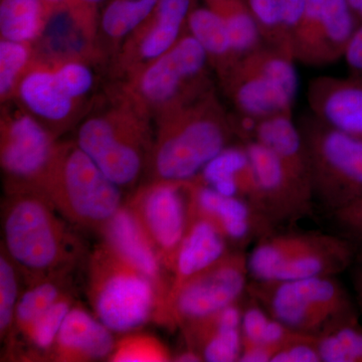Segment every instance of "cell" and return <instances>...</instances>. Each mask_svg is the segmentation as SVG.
<instances>
[{
    "label": "cell",
    "instance_id": "obj_1",
    "mask_svg": "<svg viewBox=\"0 0 362 362\" xmlns=\"http://www.w3.org/2000/svg\"><path fill=\"white\" fill-rule=\"evenodd\" d=\"M146 173L151 180H192L237 137L216 89L156 120Z\"/></svg>",
    "mask_w": 362,
    "mask_h": 362
},
{
    "label": "cell",
    "instance_id": "obj_2",
    "mask_svg": "<svg viewBox=\"0 0 362 362\" xmlns=\"http://www.w3.org/2000/svg\"><path fill=\"white\" fill-rule=\"evenodd\" d=\"M66 221L40 192L6 194L1 247L28 284L69 273L77 263L82 246Z\"/></svg>",
    "mask_w": 362,
    "mask_h": 362
},
{
    "label": "cell",
    "instance_id": "obj_3",
    "mask_svg": "<svg viewBox=\"0 0 362 362\" xmlns=\"http://www.w3.org/2000/svg\"><path fill=\"white\" fill-rule=\"evenodd\" d=\"M206 52L187 32L156 61L122 80L114 94L156 122L214 88Z\"/></svg>",
    "mask_w": 362,
    "mask_h": 362
},
{
    "label": "cell",
    "instance_id": "obj_4",
    "mask_svg": "<svg viewBox=\"0 0 362 362\" xmlns=\"http://www.w3.org/2000/svg\"><path fill=\"white\" fill-rule=\"evenodd\" d=\"M151 123L113 94L108 106L86 114L74 141L109 180L125 189L146 173L154 141Z\"/></svg>",
    "mask_w": 362,
    "mask_h": 362
},
{
    "label": "cell",
    "instance_id": "obj_5",
    "mask_svg": "<svg viewBox=\"0 0 362 362\" xmlns=\"http://www.w3.org/2000/svg\"><path fill=\"white\" fill-rule=\"evenodd\" d=\"M35 192L69 223L98 232L124 204L122 189L75 141L59 142Z\"/></svg>",
    "mask_w": 362,
    "mask_h": 362
},
{
    "label": "cell",
    "instance_id": "obj_6",
    "mask_svg": "<svg viewBox=\"0 0 362 362\" xmlns=\"http://www.w3.org/2000/svg\"><path fill=\"white\" fill-rule=\"evenodd\" d=\"M247 294L286 327L316 337L337 324L361 318L356 298L338 276L286 281L250 279Z\"/></svg>",
    "mask_w": 362,
    "mask_h": 362
},
{
    "label": "cell",
    "instance_id": "obj_7",
    "mask_svg": "<svg viewBox=\"0 0 362 362\" xmlns=\"http://www.w3.org/2000/svg\"><path fill=\"white\" fill-rule=\"evenodd\" d=\"M87 296L95 316L120 334L156 320L162 308L156 284L103 243L90 255Z\"/></svg>",
    "mask_w": 362,
    "mask_h": 362
},
{
    "label": "cell",
    "instance_id": "obj_8",
    "mask_svg": "<svg viewBox=\"0 0 362 362\" xmlns=\"http://www.w3.org/2000/svg\"><path fill=\"white\" fill-rule=\"evenodd\" d=\"M357 256L356 246L340 235L275 230L254 245L247 267L251 280H296L338 276Z\"/></svg>",
    "mask_w": 362,
    "mask_h": 362
},
{
    "label": "cell",
    "instance_id": "obj_9",
    "mask_svg": "<svg viewBox=\"0 0 362 362\" xmlns=\"http://www.w3.org/2000/svg\"><path fill=\"white\" fill-rule=\"evenodd\" d=\"M95 65L83 61L57 65L32 62L13 100L59 139L93 108Z\"/></svg>",
    "mask_w": 362,
    "mask_h": 362
},
{
    "label": "cell",
    "instance_id": "obj_10",
    "mask_svg": "<svg viewBox=\"0 0 362 362\" xmlns=\"http://www.w3.org/2000/svg\"><path fill=\"white\" fill-rule=\"evenodd\" d=\"M295 62L289 52L267 44L240 58L220 80L237 115L256 123L292 114L298 90Z\"/></svg>",
    "mask_w": 362,
    "mask_h": 362
},
{
    "label": "cell",
    "instance_id": "obj_11",
    "mask_svg": "<svg viewBox=\"0 0 362 362\" xmlns=\"http://www.w3.org/2000/svg\"><path fill=\"white\" fill-rule=\"evenodd\" d=\"M311 166L314 201L331 213L362 197V139L330 127L311 113L300 117Z\"/></svg>",
    "mask_w": 362,
    "mask_h": 362
},
{
    "label": "cell",
    "instance_id": "obj_12",
    "mask_svg": "<svg viewBox=\"0 0 362 362\" xmlns=\"http://www.w3.org/2000/svg\"><path fill=\"white\" fill-rule=\"evenodd\" d=\"M157 257L173 273L176 256L195 218L194 181L151 180L126 202Z\"/></svg>",
    "mask_w": 362,
    "mask_h": 362
},
{
    "label": "cell",
    "instance_id": "obj_13",
    "mask_svg": "<svg viewBox=\"0 0 362 362\" xmlns=\"http://www.w3.org/2000/svg\"><path fill=\"white\" fill-rule=\"evenodd\" d=\"M249 282L247 255L233 251L169 294L157 321L185 327L242 301Z\"/></svg>",
    "mask_w": 362,
    "mask_h": 362
},
{
    "label": "cell",
    "instance_id": "obj_14",
    "mask_svg": "<svg viewBox=\"0 0 362 362\" xmlns=\"http://www.w3.org/2000/svg\"><path fill=\"white\" fill-rule=\"evenodd\" d=\"M58 140L16 100L2 104L0 165L6 194L37 190L56 153Z\"/></svg>",
    "mask_w": 362,
    "mask_h": 362
},
{
    "label": "cell",
    "instance_id": "obj_15",
    "mask_svg": "<svg viewBox=\"0 0 362 362\" xmlns=\"http://www.w3.org/2000/svg\"><path fill=\"white\" fill-rule=\"evenodd\" d=\"M42 32L32 42L33 62L57 65L71 61L101 64L100 7L84 4L49 6Z\"/></svg>",
    "mask_w": 362,
    "mask_h": 362
},
{
    "label": "cell",
    "instance_id": "obj_16",
    "mask_svg": "<svg viewBox=\"0 0 362 362\" xmlns=\"http://www.w3.org/2000/svg\"><path fill=\"white\" fill-rule=\"evenodd\" d=\"M359 23L347 0H307L290 42L293 58L310 66L337 63Z\"/></svg>",
    "mask_w": 362,
    "mask_h": 362
},
{
    "label": "cell",
    "instance_id": "obj_17",
    "mask_svg": "<svg viewBox=\"0 0 362 362\" xmlns=\"http://www.w3.org/2000/svg\"><path fill=\"white\" fill-rule=\"evenodd\" d=\"M194 8V0H159L123 40L113 57V75L124 80L165 54L187 33Z\"/></svg>",
    "mask_w": 362,
    "mask_h": 362
},
{
    "label": "cell",
    "instance_id": "obj_18",
    "mask_svg": "<svg viewBox=\"0 0 362 362\" xmlns=\"http://www.w3.org/2000/svg\"><path fill=\"white\" fill-rule=\"evenodd\" d=\"M251 156L264 209L276 226L295 221L312 214L313 194L287 166L263 145L249 140Z\"/></svg>",
    "mask_w": 362,
    "mask_h": 362
},
{
    "label": "cell",
    "instance_id": "obj_19",
    "mask_svg": "<svg viewBox=\"0 0 362 362\" xmlns=\"http://www.w3.org/2000/svg\"><path fill=\"white\" fill-rule=\"evenodd\" d=\"M194 181L195 216L211 221L235 251L256 244L277 226L249 202L228 197Z\"/></svg>",
    "mask_w": 362,
    "mask_h": 362
},
{
    "label": "cell",
    "instance_id": "obj_20",
    "mask_svg": "<svg viewBox=\"0 0 362 362\" xmlns=\"http://www.w3.org/2000/svg\"><path fill=\"white\" fill-rule=\"evenodd\" d=\"M99 233L105 246L146 275L156 284L162 300L161 311L156 319L158 320L170 290V282L165 278L168 271L162 266L156 250L129 206L123 204L102 226Z\"/></svg>",
    "mask_w": 362,
    "mask_h": 362
},
{
    "label": "cell",
    "instance_id": "obj_21",
    "mask_svg": "<svg viewBox=\"0 0 362 362\" xmlns=\"http://www.w3.org/2000/svg\"><path fill=\"white\" fill-rule=\"evenodd\" d=\"M307 100L312 115L362 139V78L317 77L309 83Z\"/></svg>",
    "mask_w": 362,
    "mask_h": 362
},
{
    "label": "cell",
    "instance_id": "obj_22",
    "mask_svg": "<svg viewBox=\"0 0 362 362\" xmlns=\"http://www.w3.org/2000/svg\"><path fill=\"white\" fill-rule=\"evenodd\" d=\"M115 345L113 332L96 316L75 304L62 324L47 357L61 362L102 361L109 359Z\"/></svg>",
    "mask_w": 362,
    "mask_h": 362
},
{
    "label": "cell",
    "instance_id": "obj_23",
    "mask_svg": "<svg viewBox=\"0 0 362 362\" xmlns=\"http://www.w3.org/2000/svg\"><path fill=\"white\" fill-rule=\"evenodd\" d=\"M244 299L181 328L187 349L199 354L202 361L240 362L243 352L240 326Z\"/></svg>",
    "mask_w": 362,
    "mask_h": 362
},
{
    "label": "cell",
    "instance_id": "obj_24",
    "mask_svg": "<svg viewBox=\"0 0 362 362\" xmlns=\"http://www.w3.org/2000/svg\"><path fill=\"white\" fill-rule=\"evenodd\" d=\"M194 180L221 194L249 202L268 216L259 194L254 164L245 142L239 140L228 145Z\"/></svg>",
    "mask_w": 362,
    "mask_h": 362
},
{
    "label": "cell",
    "instance_id": "obj_25",
    "mask_svg": "<svg viewBox=\"0 0 362 362\" xmlns=\"http://www.w3.org/2000/svg\"><path fill=\"white\" fill-rule=\"evenodd\" d=\"M233 251L214 223L195 216L178 249L168 295Z\"/></svg>",
    "mask_w": 362,
    "mask_h": 362
},
{
    "label": "cell",
    "instance_id": "obj_26",
    "mask_svg": "<svg viewBox=\"0 0 362 362\" xmlns=\"http://www.w3.org/2000/svg\"><path fill=\"white\" fill-rule=\"evenodd\" d=\"M250 140L270 150L312 190L308 149L298 123L293 120L292 114H280L257 121Z\"/></svg>",
    "mask_w": 362,
    "mask_h": 362
},
{
    "label": "cell",
    "instance_id": "obj_27",
    "mask_svg": "<svg viewBox=\"0 0 362 362\" xmlns=\"http://www.w3.org/2000/svg\"><path fill=\"white\" fill-rule=\"evenodd\" d=\"M187 32L206 52L218 81L239 61L225 21L209 6L194 7L188 18Z\"/></svg>",
    "mask_w": 362,
    "mask_h": 362
},
{
    "label": "cell",
    "instance_id": "obj_28",
    "mask_svg": "<svg viewBox=\"0 0 362 362\" xmlns=\"http://www.w3.org/2000/svg\"><path fill=\"white\" fill-rule=\"evenodd\" d=\"M159 0H106L100 8L99 45L105 59L115 56L123 40L142 23Z\"/></svg>",
    "mask_w": 362,
    "mask_h": 362
},
{
    "label": "cell",
    "instance_id": "obj_29",
    "mask_svg": "<svg viewBox=\"0 0 362 362\" xmlns=\"http://www.w3.org/2000/svg\"><path fill=\"white\" fill-rule=\"evenodd\" d=\"M243 350L262 347L272 356L284 344L294 331L286 327L249 294L243 302L242 314ZM271 359V362H272Z\"/></svg>",
    "mask_w": 362,
    "mask_h": 362
},
{
    "label": "cell",
    "instance_id": "obj_30",
    "mask_svg": "<svg viewBox=\"0 0 362 362\" xmlns=\"http://www.w3.org/2000/svg\"><path fill=\"white\" fill-rule=\"evenodd\" d=\"M49 11L44 0H0L1 40L32 44L42 32Z\"/></svg>",
    "mask_w": 362,
    "mask_h": 362
},
{
    "label": "cell",
    "instance_id": "obj_31",
    "mask_svg": "<svg viewBox=\"0 0 362 362\" xmlns=\"http://www.w3.org/2000/svg\"><path fill=\"white\" fill-rule=\"evenodd\" d=\"M66 274L40 279L37 282L28 284V289L21 293L18 300L11 334L16 333L21 337H25L35 321L59 297L68 292L66 290Z\"/></svg>",
    "mask_w": 362,
    "mask_h": 362
},
{
    "label": "cell",
    "instance_id": "obj_32",
    "mask_svg": "<svg viewBox=\"0 0 362 362\" xmlns=\"http://www.w3.org/2000/svg\"><path fill=\"white\" fill-rule=\"evenodd\" d=\"M321 362H362V321L351 319L317 337Z\"/></svg>",
    "mask_w": 362,
    "mask_h": 362
},
{
    "label": "cell",
    "instance_id": "obj_33",
    "mask_svg": "<svg viewBox=\"0 0 362 362\" xmlns=\"http://www.w3.org/2000/svg\"><path fill=\"white\" fill-rule=\"evenodd\" d=\"M214 11L225 21L233 47L240 59L265 44L247 2L228 0Z\"/></svg>",
    "mask_w": 362,
    "mask_h": 362
},
{
    "label": "cell",
    "instance_id": "obj_34",
    "mask_svg": "<svg viewBox=\"0 0 362 362\" xmlns=\"http://www.w3.org/2000/svg\"><path fill=\"white\" fill-rule=\"evenodd\" d=\"M33 62L32 45L0 40V101H11L18 83Z\"/></svg>",
    "mask_w": 362,
    "mask_h": 362
},
{
    "label": "cell",
    "instance_id": "obj_35",
    "mask_svg": "<svg viewBox=\"0 0 362 362\" xmlns=\"http://www.w3.org/2000/svg\"><path fill=\"white\" fill-rule=\"evenodd\" d=\"M75 304L71 293L66 292L35 321L23 337V339L37 352H45L47 357L58 337L62 324Z\"/></svg>",
    "mask_w": 362,
    "mask_h": 362
},
{
    "label": "cell",
    "instance_id": "obj_36",
    "mask_svg": "<svg viewBox=\"0 0 362 362\" xmlns=\"http://www.w3.org/2000/svg\"><path fill=\"white\" fill-rule=\"evenodd\" d=\"M108 361L164 362L173 361V356L158 338L145 333L131 332L116 341L115 349Z\"/></svg>",
    "mask_w": 362,
    "mask_h": 362
},
{
    "label": "cell",
    "instance_id": "obj_37",
    "mask_svg": "<svg viewBox=\"0 0 362 362\" xmlns=\"http://www.w3.org/2000/svg\"><path fill=\"white\" fill-rule=\"evenodd\" d=\"M21 271L6 250L0 254V337H11L14 314L21 298Z\"/></svg>",
    "mask_w": 362,
    "mask_h": 362
},
{
    "label": "cell",
    "instance_id": "obj_38",
    "mask_svg": "<svg viewBox=\"0 0 362 362\" xmlns=\"http://www.w3.org/2000/svg\"><path fill=\"white\" fill-rule=\"evenodd\" d=\"M272 362H321L317 337L294 332L276 352Z\"/></svg>",
    "mask_w": 362,
    "mask_h": 362
},
{
    "label": "cell",
    "instance_id": "obj_39",
    "mask_svg": "<svg viewBox=\"0 0 362 362\" xmlns=\"http://www.w3.org/2000/svg\"><path fill=\"white\" fill-rule=\"evenodd\" d=\"M339 235L356 246L362 257V197L333 213Z\"/></svg>",
    "mask_w": 362,
    "mask_h": 362
},
{
    "label": "cell",
    "instance_id": "obj_40",
    "mask_svg": "<svg viewBox=\"0 0 362 362\" xmlns=\"http://www.w3.org/2000/svg\"><path fill=\"white\" fill-rule=\"evenodd\" d=\"M307 0H280L281 18L289 45L293 33L303 16Z\"/></svg>",
    "mask_w": 362,
    "mask_h": 362
},
{
    "label": "cell",
    "instance_id": "obj_41",
    "mask_svg": "<svg viewBox=\"0 0 362 362\" xmlns=\"http://www.w3.org/2000/svg\"><path fill=\"white\" fill-rule=\"evenodd\" d=\"M349 75L362 78V21L352 35L344 57Z\"/></svg>",
    "mask_w": 362,
    "mask_h": 362
},
{
    "label": "cell",
    "instance_id": "obj_42",
    "mask_svg": "<svg viewBox=\"0 0 362 362\" xmlns=\"http://www.w3.org/2000/svg\"><path fill=\"white\" fill-rule=\"evenodd\" d=\"M351 272L352 286H354V298L358 307L362 319V257L356 259V263L350 268Z\"/></svg>",
    "mask_w": 362,
    "mask_h": 362
},
{
    "label": "cell",
    "instance_id": "obj_43",
    "mask_svg": "<svg viewBox=\"0 0 362 362\" xmlns=\"http://www.w3.org/2000/svg\"><path fill=\"white\" fill-rule=\"evenodd\" d=\"M44 1L49 6H59V4H84L99 6L101 8L106 0H44Z\"/></svg>",
    "mask_w": 362,
    "mask_h": 362
},
{
    "label": "cell",
    "instance_id": "obj_44",
    "mask_svg": "<svg viewBox=\"0 0 362 362\" xmlns=\"http://www.w3.org/2000/svg\"><path fill=\"white\" fill-rule=\"evenodd\" d=\"M173 361L178 362H197L202 361V358L199 354L194 350L187 349L185 351L180 352L177 356L173 357Z\"/></svg>",
    "mask_w": 362,
    "mask_h": 362
},
{
    "label": "cell",
    "instance_id": "obj_45",
    "mask_svg": "<svg viewBox=\"0 0 362 362\" xmlns=\"http://www.w3.org/2000/svg\"><path fill=\"white\" fill-rule=\"evenodd\" d=\"M347 2L357 18H361L362 21V0H347Z\"/></svg>",
    "mask_w": 362,
    "mask_h": 362
}]
</instances>
